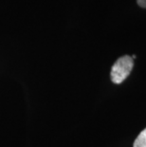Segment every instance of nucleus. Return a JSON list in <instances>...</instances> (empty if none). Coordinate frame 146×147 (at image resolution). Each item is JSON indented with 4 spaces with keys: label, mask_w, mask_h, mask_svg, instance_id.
<instances>
[{
    "label": "nucleus",
    "mask_w": 146,
    "mask_h": 147,
    "mask_svg": "<svg viewBox=\"0 0 146 147\" xmlns=\"http://www.w3.org/2000/svg\"><path fill=\"white\" fill-rule=\"evenodd\" d=\"M133 146L134 147H146V128H144V129L139 133V135L137 137Z\"/></svg>",
    "instance_id": "nucleus-2"
},
{
    "label": "nucleus",
    "mask_w": 146,
    "mask_h": 147,
    "mask_svg": "<svg viewBox=\"0 0 146 147\" xmlns=\"http://www.w3.org/2000/svg\"><path fill=\"white\" fill-rule=\"evenodd\" d=\"M137 2H138L139 7L146 9V0H137Z\"/></svg>",
    "instance_id": "nucleus-3"
},
{
    "label": "nucleus",
    "mask_w": 146,
    "mask_h": 147,
    "mask_svg": "<svg viewBox=\"0 0 146 147\" xmlns=\"http://www.w3.org/2000/svg\"><path fill=\"white\" fill-rule=\"evenodd\" d=\"M133 67L134 59L132 58V56L124 55L120 57L111 68V81L116 84H122L131 73Z\"/></svg>",
    "instance_id": "nucleus-1"
}]
</instances>
